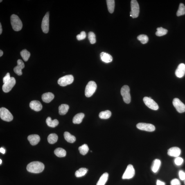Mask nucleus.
Masks as SVG:
<instances>
[{"label": "nucleus", "mask_w": 185, "mask_h": 185, "mask_svg": "<svg viewBox=\"0 0 185 185\" xmlns=\"http://www.w3.org/2000/svg\"><path fill=\"white\" fill-rule=\"evenodd\" d=\"M44 165L39 161H33L29 163L27 166L28 171L31 173H41L44 169Z\"/></svg>", "instance_id": "f257e3e1"}, {"label": "nucleus", "mask_w": 185, "mask_h": 185, "mask_svg": "<svg viewBox=\"0 0 185 185\" xmlns=\"http://www.w3.org/2000/svg\"><path fill=\"white\" fill-rule=\"evenodd\" d=\"M11 23L12 28L16 31L20 30L22 28V21L18 16L16 15H12L10 17Z\"/></svg>", "instance_id": "f03ea898"}, {"label": "nucleus", "mask_w": 185, "mask_h": 185, "mask_svg": "<svg viewBox=\"0 0 185 185\" xmlns=\"http://www.w3.org/2000/svg\"><path fill=\"white\" fill-rule=\"evenodd\" d=\"M131 12H130L131 17L133 18H137L139 15L140 7L139 3L136 0H132L131 2Z\"/></svg>", "instance_id": "7ed1b4c3"}, {"label": "nucleus", "mask_w": 185, "mask_h": 185, "mask_svg": "<svg viewBox=\"0 0 185 185\" xmlns=\"http://www.w3.org/2000/svg\"><path fill=\"white\" fill-rule=\"evenodd\" d=\"M97 89L96 83L94 81L89 82L85 87V94L87 98H89L93 96Z\"/></svg>", "instance_id": "20e7f679"}, {"label": "nucleus", "mask_w": 185, "mask_h": 185, "mask_svg": "<svg viewBox=\"0 0 185 185\" xmlns=\"http://www.w3.org/2000/svg\"><path fill=\"white\" fill-rule=\"evenodd\" d=\"M0 117L2 120L7 122L12 121L13 119V116L11 113L4 107L0 109Z\"/></svg>", "instance_id": "39448f33"}, {"label": "nucleus", "mask_w": 185, "mask_h": 185, "mask_svg": "<svg viewBox=\"0 0 185 185\" xmlns=\"http://www.w3.org/2000/svg\"><path fill=\"white\" fill-rule=\"evenodd\" d=\"M130 91V88L127 85L123 86L121 89V96L123 97L124 102L127 104H129L131 102V97Z\"/></svg>", "instance_id": "423d86ee"}, {"label": "nucleus", "mask_w": 185, "mask_h": 185, "mask_svg": "<svg viewBox=\"0 0 185 185\" xmlns=\"http://www.w3.org/2000/svg\"><path fill=\"white\" fill-rule=\"evenodd\" d=\"M74 81V77L73 75H68L61 77L58 81V83L62 87H65L72 83Z\"/></svg>", "instance_id": "0eeeda50"}, {"label": "nucleus", "mask_w": 185, "mask_h": 185, "mask_svg": "<svg viewBox=\"0 0 185 185\" xmlns=\"http://www.w3.org/2000/svg\"><path fill=\"white\" fill-rule=\"evenodd\" d=\"M143 100L145 105L149 108L155 110H157L159 109V106L158 104L151 98L145 97L143 98Z\"/></svg>", "instance_id": "6e6552de"}, {"label": "nucleus", "mask_w": 185, "mask_h": 185, "mask_svg": "<svg viewBox=\"0 0 185 185\" xmlns=\"http://www.w3.org/2000/svg\"><path fill=\"white\" fill-rule=\"evenodd\" d=\"M135 173L134 169L132 165L130 164L127 166L122 178L123 179H130L134 176Z\"/></svg>", "instance_id": "1a4fd4ad"}, {"label": "nucleus", "mask_w": 185, "mask_h": 185, "mask_svg": "<svg viewBox=\"0 0 185 185\" xmlns=\"http://www.w3.org/2000/svg\"><path fill=\"white\" fill-rule=\"evenodd\" d=\"M136 127L140 130L148 132H153L155 130V127L150 123H140L136 125Z\"/></svg>", "instance_id": "9d476101"}, {"label": "nucleus", "mask_w": 185, "mask_h": 185, "mask_svg": "<svg viewBox=\"0 0 185 185\" xmlns=\"http://www.w3.org/2000/svg\"><path fill=\"white\" fill-rule=\"evenodd\" d=\"M16 83L15 79L14 77H11L8 81L3 84V90L5 93H8L11 90Z\"/></svg>", "instance_id": "9b49d317"}, {"label": "nucleus", "mask_w": 185, "mask_h": 185, "mask_svg": "<svg viewBox=\"0 0 185 185\" xmlns=\"http://www.w3.org/2000/svg\"><path fill=\"white\" fill-rule=\"evenodd\" d=\"M49 12H47L43 19L42 23V31L45 33H47L49 30Z\"/></svg>", "instance_id": "f8f14e48"}, {"label": "nucleus", "mask_w": 185, "mask_h": 185, "mask_svg": "<svg viewBox=\"0 0 185 185\" xmlns=\"http://www.w3.org/2000/svg\"><path fill=\"white\" fill-rule=\"evenodd\" d=\"M172 103L178 112L182 113L185 112V105L179 99L174 98Z\"/></svg>", "instance_id": "ddd939ff"}, {"label": "nucleus", "mask_w": 185, "mask_h": 185, "mask_svg": "<svg viewBox=\"0 0 185 185\" xmlns=\"http://www.w3.org/2000/svg\"><path fill=\"white\" fill-rule=\"evenodd\" d=\"M17 66L14 68V72L18 75H22V70L25 67L24 62L21 59H18L17 61Z\"/></svg>", "instance_id": "4468645a"}, {"label": "nucleus", "mask_w": 185, "mask_h": 185, "mask_svg": "<svg viewBox=\"0 0 185 185\" xmlns=\"http://www.w3.org/2000/svg\"><path fill=\"white\" fill-rule=\"evenodd\" d=\"M30 107L32 110L36 111H39L42 110V105L41 102L38 100H34L30 103Z\"/></svg>", "instance_id": "2eb2a0df"}, {"label": "nucleus", "mask_w": 185, "mask_h": 185, "mask_svg": "<svg viewBox=\"0 0 185 185\" xmlns=\"http://www.w3.org/2000/svg\"><path fill=\"white\" fill-rule=\"evenodd\" d=\"M181 150L178 147H172L169 149L168 151V154L172 157H177L180 155Z\"/></svg>", "instance_id": "dca6fc26"}, {"label": "nucleus", "mask_w": 185, "mask_h": 185, "mask_svg": "<svg viewBox=\"0 0 185 185\" xmlns=\"http://www.w3.org/2000/svg\"><path fill=\"white\" fill-rule=\"evenodd\" d=\"M185 74V64H181L178 66L176 70L175 74L178 78H181L184 76Z\"/></svg>", "instance_id": "f3484780"}, {"label": "nucleus", "mask_w": 185, "mask_h": 185, "mask_svg": "<svg viewBox=\"0 0 185 185\" xmlns=\"http://www.w3.org/2000/svg\"><path fill=\"white\" fill-rule=\"evenodd\" d=\"M28 139L30 142V144L32 145H35L40 141V138L38 135L32 134L28 136Z\"/></svg>", "instance_id": "a211bd4d"}, {"label": "nucleus", "mask_w": 185, "mask_h": 185, "mask_svg": "<svg viewBox=\"0 0 185 185\" xmlns=\"http://www.w3.org/2000/svg\"><path fill=\"white\" fill-rule=\"evenodd\" d=\"M54 98V95L51 92H47L44 93L42 96L43 101L46 103H49L51 102Z\"/></svg>", "instance_id": "6ab92c4d"}, {"label": "nucleus", "mask_w": 185, "mask_h": 185, "mask_svg": "<svg viewBox=\"0 0 185 185\" xmlns=\"http://www.w3.org/2000/svg\"><path fill=\"white\" fill-rule=\"evenodd\" d=\"M100 57L103 62L107 63L110 62L112 61V56L109 54L105 52H103L100 53Z\"/></svg>", "instance_id": "aec40b11"}, {"label": "nucleus", "mask_w": 185, "mask_h": 185, "mask_svg": "<svg viewBox=\"0 0 185 185\" xmlns=\"http://www.w3.org/2000/svg\"><path fill=\"white\" fill-rule=\"evenodd\" d=\"M161 161L159 159H155L152 163L151 169L154 173L157 172L161 166Z\"/></svg>", "instance_id": "412c9836"}, {"label": "nucleus", "mask_w": 185, "mask_h": 185, "mask_svg": "<svg viewBox=\"0 0 185 185\" xmlns=\"http://www.w3.org/2000/svg\"><path fill=\"white\" fill-rule=\"evenodd\" d=\"M69 108V106L67 104H62L59 107V114L61 115H66L68 112Z\"/></svg>", "instance_id": "4be33fe9"}, {"label": "nucleus", "mask_w": 185, "mask_h": 185, "mask_svg": "<svg viewBox=\"0 0 185 185\" xmlns=\"http://www.w3.org/2000/svg\"><path fill=\"white\" fill-rule=\"evenodd\" d=\"M84 117V114L83 113H79L75 115L73 119V123L74 124H80L82 123Z\"/></svg>", "instance_id": "5701e85b"}, {"label": "nucleus", "mask_w": 185, "mask_h": 185, "mask_svg": "<svg viewBox=\"0 0 185 185\" xmlns=\"http://www.w3.org/2000/svg\"><path fill=\"white\" fill-rule=\"evenodd\" d=\"M108 174L107 172L104 173L100 178L96 185H105L108 179Z\"/></svg>", "instance_id": "b1692460"}, {"label": "nucleus", "mask_w": 185, "mask_h": 185, "mask_svg": "<svg viewBox=\"0 0 185 185\" xmlns=\"http://www.w3.org/2000/svg\"><path fill=\"white\" fill-rule=\"evenodd\" d=\"M46 123L48 126L52 127H56L59 124V121L57 119L52 120L50 117H48L46 120Z\"/></svg>", "instance_id": "393cba45"}, {"label": "nucleus", "mask_w": 185, "mask_h": 185, "mask_svg": "<svg viewBox=\"0 0 185 185\" xmlns=\"http://www.w3.org/2000/svg\"><path fill=\"white\" fill-rule=\"evenodd\" d=\"M64 139L66 140L70 143H73L76 141V138L74 136L72 135L68 132H65L64 133Z\"/></svg>", "instance_id": "a878e982"}, {"label": "nucleus", "mask_w": 185, "mask_h": 185, "mask_svg": "<svg viewBox=\"0 0 185 185\" xmlns=\"http://www.w3.org/2000/svg\"><path fill=\"white\" fill-rule=\"evenodd\" d=\"M55 155L59 157H65L66 155V151L62 148H58L54 150Z\"/></svg>", "instance_id": "bb28decb"}, {"label": "nucleus", "mask_w": 185, "mask_h": 185, "mask_svg": "<svg viewBox=\"0 0 185 185\" xmlns=\"http://www.w3.org/2000/svg\"><path fill=\"white\" fill-rule=\"evenodd\" d=\"M108 9L110 14L114 12L115 9V1L114 0H107Z\"/></svg>", "instance_id": "cd10ccee"}, {"label": "nucleus", "mask_w": 185, "mask_h": 185, "mask_svg": "<svg viewBox=\"0 0 185 185\" xmlns=\"http://www.w3.org/2000/svg\"><path fill=\"white\" fill-rule=\"evenodd\" d=\"M58 136L56 134L52 133L48 136L47 138V140L50 144H53L56 143L58 140Z\"/></svg>", "instance_id": "c85d7f7f"}, {"label": "nucleus", "mask_w": 185, "mask_h": 185, "mask_svg": "<svg viewBox=\"0 0 185 185\" xmlns=\"http://www.w3.org/2000/svg\"><path fill=\"white\" fill-rule=\"evenodd\" d=\"M111 115V113L110 111L107 110L102 111L99 115V116L102 119H108L110 118Z\"/></svg>", "instance_id": "c756f323"}, {"label": "nucleus", "mask_w": 185, "mask_h": 185, "mask_svg": "<svg viewBox=\"0 0 185 185\" xmlns=\"http://www.w3.org/2000/svg\"><path fill=\"white\" fill-rule=\"evenodd\" d=\"M88 170L86 168H81L75 172V176L78 178L83 176L87 173Z\"/></svg>", "instance_id": "7c9ffc66"}, {"label": "nucleus", "mask_w": 185, "mask_h": 185, "mask_svg": "<svg viewBox=\"0 0 185 185\" xmlns=\"http://www.w3.org/2000/svg\"><path fill=\"white\" fill-rule=\"evenodd\" d=\"M20 55L25 62H27L30 56V53L26 49H23L20 52Z\"/></svg>", "instance_id": "2f4dec72"}, {"label": "nucleus", "mask_w": 185, "mask_h": 185, "mask_svg": "<svg viewBox=\"0 0 185 185\" xmlns=\"http://www.w3.org/2000/svg\"><path fill=\"white\" fill-rule=\"evenodd\" d=\"M79 150L81 154L83 155H85L89 151V147L87 144H84L79 147Z\"/></svg>", "instance_id": "473e14b6"}, {"label": "nucleus", "mask_w": 185, "mask_h": 185, "mask_svg": "<svg viewBox=\"0 0 185 185\" xmlns=\"http://www.w3.org/2000/svg\"><path fill=\"white\" fill-rule=\"evenodd\" d=\"M156 35L157 36L161 37L166 35L167 33L168 30L162 27L158 28Z\"/></svg>", "instance_id": "72a5a7b5"}, {"label": "nucleus", "mask_w": 185, "mask_h": 185, "mask_svg": "<svg viewBox=\"0 0 185 185\" xmlns=\"http://www.w3.org/2000/svg\"><path fill=\"white\" fill-rule=\"evenodd\" d=\"M185 14V6L182 3H180L179 5L178 10L177 12V16L184 15Z\"/></svg>", "instance_id": "f704fd0d"}, {"label": "nucleus", "mask_w": 185, "mask_h": 185, "mask_svg": "<svg viewBox=\"0 0 185 185\" xmlns=\"http://www.w3.org/2000/svg\"><path fill=\"white\" fill-rule=\"evenodd\" d=\"M137 39L143 44L147 43L148 41V37L146 35H141L138 36Z\"/></svg>", "instance_id": "c9c22d12"}, {"label": "nucleus", "mask_w": 185, "mask_h": 185, "mask_svg": "<svg viewBox=\"0 0 185 185\" xmlns=\"http://www.w3.org/2000/svg\"><path fill=\"white\" fill-rule=\"evenodd\" d=\"M88 38L91 44L96 43V35L92 32H90L88 34Z\"/></svg>", "instance_id": "e433bc0d"}, {"label": "nucleus", "mask_w": 185, "mask_h": 185, "mask_svg": "<svg viewBox=\"0 0 185 185\" xmlns=\"http://www.w3.org/2000/svg\"><path fill=\"white\" fill-rule=\"evenodd\" d=\"M86 34L85 32L82 31L80 34L77 36V39L79 41L83 40L85 39L86 37Z\"/></svg>", "instance_id": "4c0bfd02"}, {"label": "nucleus", "mask_w": 185, "mask_h": 185, "mask_svg": "<svg viewBox=\"0 0 185 185\" xmlns=\"http://www.w3.org/2000/svg\"><path fill=\"white\" fill-rule=\"evenodd\" d=\"M184 162V159L180 157H177L175 159V163L177 166H180Z\"/></svg>", "instance_id": "58836bf2"}, {"label": "nucleus", "mask_w": 185, "mask_h": 185, "mask_svg": "<svg viewBox=\"0 0 185 185\" xmlns=\"http://www.w3.org/2000/svg\"><path fill=\"white\" fill-rule=\"evenodd\" d=\"M180 178L182 180H185V172L183 170L179 171V173Z\"/></svg>", "instance_id": "ea45409f"}, {"label": "nucleus", "mask_w": 185, "mask_h": 185, "mask_svg": "<svg viewBox=\"0 0 185 185\" xmlns=\"http://www.w3.org/2000/svg\"><path fill=\"white\" fill-rule=\"evenodd\" d=\"M171 185H181V184L178 179H174L171 181Z\"/></svg>", "instance_id": "a19ab883"}, {"label": "nucleus", "mask_w": 185, "mask_h": 185, "mask_svg": "<svg viewBox=\"0 0 185 185\" xmlns=\"http://www.w3.org/2000/svg\"><path fill=\"white\" fill-rule=\"evenodd\" d=\"M11 78V77H10V73H7L6 75L3 79V83L8 81Z\"/></svg>", "instance_id": "79ce46f5"}, {"label": "nucleus", "mask_w": 185, "mask_h": 185, "mask_svg": "<svg viewBox=\"0 0 185 185\" xmlns=\"http://www.w3.org/2000/svg\"><path fill=\"white\" fill-rule=\"evenodd\" d=\"M156 185H166L165 183L159 180H157L156 182Z\"/></svg>", "instance_id": "37998d69"}, {"label": "nucleus", "mask_w": 185, "mask_h": 185, "mask_svg": "<svg viewBox=\"0 0 185 185\" xmlns=\"http://www.w3.org/2000/svg\"><path fill=\"white\" fill-rule=\"evenodd\" d=\"M0 152H1V153L4 154L5 152V150L3 148H0Z\"/></svg>", "instance_id": "c03bdc74"}, {"label": "nucleus", "mask_w": 185, "mask_h": 185, "mask_svg": "<svg viewBox=\"0 0 185 185\" xmlns=\"http://www.w3.org/2000/svg\"><path fill=\"white\" fill-rule=\"evenodd\" d=\"M2 31V28L1 23H0V35H1Z\"/></svg>", "instance_id": "a18cd8bd"}, {"label": "nucleus", "mask_w": 185, "mask_h": 185, "mask_svg": "<svg viewBox=\"0 0 185 185\" xmlns=\"http://www.w3.org/2000/svg\"><path fill=\"white\" fill-rule=\"evenodd\" d=\"M3 54V52L1 50H0V57L2 56Z\"/></svg>", "instance_id": "49530a36"}, {"label": "nucleus", "mask_w": 185, "mask_h": 185, "mask_svg": "<svg viewBox=\"0 0 185 185\" xmlns=\"http://www.w3.org/2000/svg\"><path fill=\"white\" fill-rule=\"evenodd\" d=\"M1 163H2V160L1 159H0V164H1Z\"/></svg>", "instance_id": "de8ad7c7"}, {"label": "nucleus", "mask_w": 185, "mask_h": 185, "mask_svg": "<svg viewBox=\"0 0 185 185\" xmlns=\"http://www.w3.org/2000/svg\"><path fill=\"white\" fill-rule=\"evenodd\" d=\"M2 1H1H1H0V2L1 3V2Z\"/></svg>", "instance_id": "09e8293b"}, {"label": "nucleus", "mask_w": 185, "mask_h": 185, "mask_svg": "<svg viewBox=\"0 0 185 185\" xmlns=\"http://www.w3.org/2000/svg\"><path fill=\"white\" fill-rule=\"evenodd\" d=\"M184 183H185V180H184Z\"/></svg>", "instance_id": "8fccbe9b"}]
</instances>
